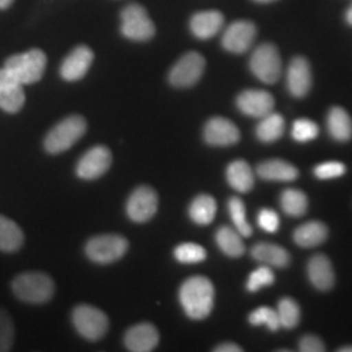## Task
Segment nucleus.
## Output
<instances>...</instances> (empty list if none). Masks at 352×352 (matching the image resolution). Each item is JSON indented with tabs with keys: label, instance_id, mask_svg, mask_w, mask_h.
I'll list each match as a JSON object with an SVG mask.
<instances>
[{
	"label": "nucleus",
	"instance_id": "1",
	"mask_svg": "<svg viewBox=\"0 0 352 352\" xmlns=\"http://www.w3.org/2000/svg\"><path fill=\"white\" fill-rule=\"evenodd\" d=\"M215 289L210 279L202 276L190 277L183 282L179 289V300L192 320H204L212 314Z\"/></svg>",
	"mask_w": 352,
	"mask_h": 352
},
{
	"label": "nucleus",
	"instance_id": "2",
	"mask_svg": "<svg viewBox=\"0 0 352 352\" xmlns=\"http://www.w3.org/2000/svg\"><path fill=\"white\" fill-rule=\"evenodd\" d=\"M14 295L29 304H45L54 296L55 285L50 276L39 272L23 273L12 282Z\"/></svg>",
	"mask_w": 352,
	"mask_h": 352
},
{
	"label": "nucleus",
	"instance_id": "3",
	"mask_svg": "<svg viewBox=\"0 0 352 352\" xmlns=\"http://www.w3.org/2000/svg\"><path fill=\"white\" fill-rule=\"evenodd\" d=\"M46 65V54L39 49H33L8 58L4 68L23 85H32L42 78Z\"/></svg>",
	"mask_w": 352,
	"mask_h": 352
},
{
	"label": "nucleus",
	"instance_id": "4",
	"mask_svg": "<svg viewBox=\"0 0 352 352\" xmlns=\"http://www.w3.org/2000/svg\"><path fill=\"white\" fill-rule=\"evenodd\" d=\"M87 120L80 115H71L51 129L45 139V149L50 154H60L71 149L87 132Z\"/></svg>",
	"mask_w": 352,
	"mask_h": 352
},
{
	"label": "nucleus",
	"instance_id": "5",
	"mask_svg": "<svg viewBox=\"0 0 352 352\" xmlns=\"http://www.w3.org/2000/svg\"><path fill=\"white\" fill-rule=\"evenodd\" d=\"M72 322L81 337L93 342L103 338L110 327L106 314L89 304L76 307L72 311Z\"/></svg>",
	"mask_w": 352,
	"mask_h": 352
},
{
	"label": "nucleus",
	"instance_id": "6",
	"mask_svg": "<svg viewBox=\"0 0 352 352\" xmlns=\"http://www.w3.org/2000/svg\"><path fill=\"white\" fill-rule=\"evenodd\" d=\"M252 74L265 84H276L282 74V60L273 43H263L252 52L250 59Z\"/></svg>",
	"mask_w": 352,
	"mask_h": 352
},
{
	"label": "nucleus",
	"instance_id": "7",
	"mask_svg": "<svg viewBox=\"0 0 352 352\" xmlns=\"http://www.w3.org/2000/svg\"><path fill=\"white\" fill-rule=\"evenodd\" d=\"M128 250V241L120 235H100L89 240L85 252L89 258L97 264H111L120 260Z\"/></svg>",
	"mask_w": 352,
	"mask_h": 352
},
{
	"label": "nucleus",
	"instance_id": "8",
	"mask_svg": "<svg viewBox=\"0 0 352 352\" xmlns=\"http://www.w3.org/2000/svg\"><path fill=\"white\" fill-rule=\"evenodd\" d=\"M122 33L132 41L144 42L154 37L155 26L142 6L129 4L122 11Z\"/></svg>",
	"mask_w": 352,
	"mask_h": 352
},
{
	"label": "nucleus",
	"instance_id": "9",
	"mask_svg": "<svg viewBox=\"0 0 352 352\" xmlns=\"http://www.w3.org/2000/svg\"><path fill=\"white\" fill-rule=\"evenodd\" d=\"M205 59L201 54L190 51L183 55L168 74V81L175 88H189L197 84L205 71Z\"/></svg>",
	"mask_w": 352,
	"mask_h": 352
},
{
	"label": "nucleus",
	"instance_id": "10",
	"mask_svg": "<svg viewBox=\"0 0 352 352\" xmlns=\"http://www.w3.org/2000/svg\"><path fill=\"white\" fill-rule=\"evenodd\" d=\"M113 164V154L109 148L98 145L89 149L76 166V174L84 180H96L104 175Z\"/></svg>",
	"mask_w": 352,
	"mask_h": 352
},
{
	"label": "nucleus",
	"instance_id": "11",
	"mask_svg": "<svg viewBox=\"0 0 352 352\" xmlns=\"http://www.w3.org/2000/svg\"><path fill=\"white\" fill-rule=\"evenodd\" d=\"M158 210V195L154 189L141 186L135 189L126 201V215L136 223L151 221Z\"/></svg>",
	"mask_w": 352,
	"mask_h": 352
},
{
	"label": "nucleus",
	"instance_id": "12",
	"mask_svg": "<svg viewBox=\"0 0 352 352\" xmlns=\"http://www.w3.org/2000/svg\"><path fill=\"white\" fill-rule=\"evenodd\" d=\"M257 36V28L245 20H239L228 26L222 37V46L232 54H244L250 50Z\"/></svg>",
	"mask_w": 352,
	"mask_h": 352
},
{
	"label": "nucleus",
	"instance_id": "13",
	"mask_svg": "<svg viewBox=\"0 0 352 352\" xmlns=\"http://www.w3.org/2000/svg\"><path fill=\"white\" fill-rule=\"evenodd\" d=\"M204 139L212 146H231L239 142V128L226 118L215 116L205 124Z\"/></svg>",
	"mask_w": 352,
	"mask_h": 352
},
{
	"label": "nucleus",
	"instance_id": "14",
	"mask_svg": "<svg viewBox=\"0 0 352 352\" xmlns=\"http://www.w3.org/2000/svg\"><path fill=\"white\" fill-rule=\"evenodd\" d=\"M25 103L24 85L6 68L0 69V109L6 113H19Z\"/></svg>",
	"mask_w": 352,
	"mask_h": 352
},
{
	"label": "nucleus",
	"instance_id": "15",
	"mask_svg": "<svg viewBox=\"0 0 352 352\" xmlns=\"http://www.w3.org/2000/svg\"><path fill=\"white\" fill-rule=\"evenodd\" d=\"M236 104L244 115L261 119L267 113H273L274 98L269 91L250 89L240 93L236 98Z\"/></svg>",
	"mask_w": 352,
	"mask_h": 352
},
{
	"label": "nucleus",
	"instance_id": "16",
	"mask_svg": "<svg viewBox=\"0 0 352 352\" xmlns=\"http://www.w3.org/2000/svg\"><path fill=\"white\" fill-rule=\"evenodd\" d=\"M287 88L296 98L305 97L312 87V71L308 60L302 56H296L291 60L287 68Z\"/></svg>",
	"mask_w": 352,
	"mask_h": 352
},
{
	"label": "nucleus",
	"instance_id": "17",
	"mask_svg": "<svg viewBox=\"0 0 352 352\" xmlns=\"http://www.w3.org/2000/svg\"><path fill=\"white\" fill-rule=\"evenodd\" d=\"M160 343V333L149 322L129 327L124 336V344L129 351L151 352Z\"/></svg>",
	"mask_w": 352,
	"mask_h": 352
},
{
	"label": "nucleus",
	"instance_id": "18",
	"mask_svg": "<svg viewBox=\"0 0 352 352\" xmlns=\"http://www.w3.org/2000/svg\"><path fill=\"white\" fill-rule=\"evenodd\" d=\"M94 54L88 46H78L65 58L60 67V76L67 81L81 80L88 74Z\"/></svg>",
	"mask_w": 352,
	"mask_h": 352
},
{
	"label": "nucleus",
	"instance_id": "19",
	"mask_svg": "<svg viewBox=\"0 0 352 352\" xmlns=\"http://www.w3.org/2000/svg\"><path fill=\"white\" fill-rule=\"evenodd\" d=\"M307 273L311 283L318 291H329L336 283L333 264L325 254H316L307 266Z\"/></svg>",
	"mask_w": 352,
	"mask_h": 352
},
{
	"label": "nucleus",
	"instance_id": "20",
	"mask_svg": "<svg viewBox=\"0 0 352 352\" xmlns=\"http://www.w3.org/2000/svg\"><path fill=\"white\" fill-rule=\"evenodd\" d=\"M225 24V17L219 11H204L196 13L190 19V30L200 39H209L218 34Z\"/></svg>",
	"mask_w": 352,
	"mask_h": 352
},
{
	"label": "nucleus",
	"instance_id": "21",
	"mask_svg": "<svg viewBox=\"0 0 352 352\" xmlns=\"http://www.w3.org/2000/svg\"><path fill=\"white\" fill-rule=\"evenodd\" d=\"M257 175L269 182H294L299 171L283 160H269L257 166Z\"/></svg>",
	"mask_w": 352,
	"mask_h": 352
},
{
	"label": "nucleus",
	"instance_id": "22",
	"mask_svg": "<svg viewBox=\"0 0 352 352\" xmlns=\"http://www.w3.org/2000/svg\"><path fill=\"white\" fill-rule=\"evenodd\" d=\"M329 235L327 225L320 221H311L298 227L294 232V241L302 248H315L325 243Z\"/></svg>",
	"mask_w": 352,
	"mask_h": 352
},
{
	"label": "nucleus",
	"instance_id": "23",
	"mask_svg": "<svg viewBox=\"0 0 352 352\" xmlns=\"http://www.w3.org/2000/svg\"><path fill=\"white\" fill-rule=\"evenodd\" d=\"M252 257L267 266L285 267L289 264V253L273 243H258L252 248Z\"/></svg>",
	"mask_w": 352,
	"mask_h": 352
},
{
	"label": "nucleus",
	"instance_id": "24",
	"mask_svg": "<svg viewBox=\"0 0 352 352\" xmlns=\"http://www.w3.org/2000/svg\"><path fill=\"white\" fill-rule=\"evenodd\" d=\"M228 184L239 193H247L254 186V174L251 166L243 160L234 161L228 164L226 170Z\"/></svg>",
	"mask_w": 352,
	"mask_h": 352
},
{
	"label": "nucleus",
	"instance_id": "25",
	"mask_svg": "<svg viewBox=\"0 0 352 352\" xmlns=\"http://www.w3.org/2000/svg\"><path fill=\"white\" fill-rule=\"evenodd\" d=\"M327 131L337 141L344 142L352 138V120L349 113L342 107H331L327 113Z\"/></svg>",
	"mask_w": 352,
	"mask_h": 352
},
{
	"label": "nucleus",
	"instance_id": "26",
	"mask_svg": "<svg viewBox=\"0 0 352 352\" xmlns=\"http://www.w3.org/2000/svg\"><path fill=\"white\" fill-rule=\"evenodd\" d=\"M24 232L12 219L0 215V251L12 253L24 244Z\"/></svg>",
	"mask_w": 352,
	"mask_h": 352
},
{
	"label": "nucleus",
	"instance_id": "27",
	"mask_svg": "<svg viewBox=\"0 0 352 352\" xmlns=\"http://www.w3.org/2000/svg\"><path fill=\"white\" fill-rule=\"evenodd\" d=\"M188 213L195 223L201 226L210 225L217 214V201L209 195H200L190 202Z\"/></svg>",
	"mask_w": 352,
	"mask_h": 352
},
{
	"label": "nucleus",
	"instance_id": "28",
	"mask_svg": "<svg viewBox=\"0 0 352 352\" xmlns=\"http://www.w3.org/2000/svg\"><path fill=\"white\" fill-rule=\"evenodd\" d=\"M215 241L219 250L228 257H241L245 252V245L243 243V236L231 227H221L215 234Z\"/></svg>",
	"mask_w": 352,
	"mask_h": 352
},
{
	"label": "nucleus",
	"instance_id": "29",
	"mask_svg": "<svg viewBox=\"0 0 352 352\" xmlns=\"http://www.w3.org/2000/svg\"><path fill=\"white\" fill-rule=\"evenodd\" d=\"M285 119L282 115L276 113H267L261 118L258 126H256L257 139L266 144L274 142L283 136Z\"/></svg>",
	"mask_w": 352,
	"mask_h": 352
},
{
	"label": "nucleus",
	"instance_id": "30",
	"mask_svg": "<svg viewBox=\"0 0 352 352\" xmlns=\"http://www.w3.org/2000/svg\"><path fill=\"white\" fill-rule=\"evenodd\" d=\"M280 208L289 217H302L308 210V197L300 189H285L280 195Z\"/></svg>",
	"mask_w": 352,
	"mask_h": 352
},
{
	"label": "nucleus",
	"instance_id": "31",
	"mask_svg": "<svg viewBox=\"0 0 352 352\" xmlns=\"http://www.w3.org/2000/svg\"><path fill=\"white\" fill-rule=\"evenodd\" d=\"M228 213L231 221L235 226V230L239 232L243 238H250L253 232L252 226L247 219V210L244 202L239 197H231L228 201Z\"/></svg>",
	"mask_w": 352,
	"mask_h": 352
},
{
	"label": "nucleus",
	"instance_id": "32",
	"mask_svg": "<svg viewBox=\"0 0 352 352\" xmlns=\"http://www.w3.org/2000/svg\"><path fill=\"white\" fill-rule=\"evenodd\" d=\"M278 318L280 327L285 329H294L300 322V307L291 298H283L278 302Z\"/></svg>",
	"mask_w": 352,
	"mask_h": 352
},
{
	"label": "nucleus",
	"instance_id": "33",
	"mask_svg": "<svg viewBox=\"0 0 352 352\" xmlns=\"http://www.w3.org/2000/svg\"><path fill=\"white\" fill-rule=\"evenodd\" d=\"M174 256L180 264H199L206 260L208 253L200 244L182 243L176 247Z\"/></svg>",
	"mask_w": 352,
	"mask_h": 352
},
{
	"label": "nucleus",
	"instance_id": "34",
	"mask_svg": "<svg viewBox=\"0 0 352 352\" xmlns=\"http://www.w3.org/2000/svg\"><path fill=\"white\" fill-rule=\"evenodd\" d=\"M248 321L253 327L265 325L270 331H277L280 329L277 311L269 307H260L254 309L251 315L248 316Z\"/></svg>",
	"mask_w": 352,
	"mask_h": 352
},
{
	"label": "nucleus",
	"instance_id": "35",
	"mask_svg": "<svg viewBox=\"0 0 352 352\" xmlns=\"http://www.w3.org/2000/svg\"><path fill=\"white\" fill-rule=\"evenodd\" d=\"M276 277L273 270L270 269V266L264 265L260 266L258 269H256L254 272H252L251 276L247 280V289L250 292H257L264 287H269L274 283Z\"/></svg>",
	"mask_w": 352,
	"mask_h": 352
},
{
	"label": "nucleus",
	"instance_id": "36",
	"mask_svg": "<svg viewBox=\"0 0 352 352\" xmlns=\"http://www.w3.org/2000/svg\"><path fill=\"white\" fill-rule=\"evenodd\" d=\"M291 135L298 142H308L318 136V126L309 119H299L294 123Z\"/></svg>",
	"mask_w": 352,
	"mask_h": 352
},
{
	"label": "nucleus",
	"instance_id": "37",
	"mask_svg": "<svg viewBox=\"0 0 352 352\" xmlns=\"http://www.w3.org/2000/svg\"><path fill=\"white\" fill-rule=\"evenodd\" d=\"M14 340L12 318L7 311L0 308V352L10 351Z\"/></svg>",
	"mask_w": 352,
	"mask_h": 352
},
{
	"label": "nucleus",
	"instance_id": "38",
	"mask_svg": "<svg viewBox=\"0 0 352 352\" xmlns=\"http://www.w3.org/2000/svg\"><path fill=\"white\" fill-rule=\"evenodd\" d=\"M315 176L320 180H329V179H336V177H340L344 175L346 173V166L342 162H337V161H330V162H325V164H318L316 166Z\"/></svg>",
	"mask_w": 352,
	"mask_h": 352
},
{
	"label": "nucleus",
	"instance_id": "39",
	"mask_svg": "<svg viewBox=\"0 0 352 352\" xmlns=\"http://www.w3.org/2000/svg\"><path fill=\"white\" fill-rule=\"evenodd\" d=\"M257 225L265 232L274 234L280 227V219L276 210L273 209H261L257 214Z\"/></svg>",
	"mask_w": 352,
	"mask_h": 352
},
{
	"label": "nucleus",
	"instance_id": "40",
	"mask_svg": "<svg viewBox=\"0 0 352 352\" xmlns=\"http://www.w3.org/2000/svg\"><path fill=\"white\" fill-rule=\"evenodd\" d=\"M299 351L324 352L327 351L324 342L314 334H307L299 340Z\"/></svg>",
	"mask_w": 352,
	"mask_h": 352
},
{
	"label": "nucleus",
	"instance_id": "41",
	"mask_svg": "<svg viewBox=\"0 0 352 352\" xmlns=\"http://www.w3.org/2000/svg\"><path fill=\"white\" fill-rule=\"evenodd\" d=\"M214 351L215 352H241L243 351V349L238 346V344H235V343H230V342H227V343H222V344H218L215 349H214Z\"/></svg>",
	"mask_w": 352,
	"mask_h": 352
},
{
	"label": "nucleus",
	"instance_id": "42",
	"mask_svg": "<svg viewBox=\"0 0 352 352\" xmlns=\"http://www.w3.org/2000/svg\"><path fill=\"white\" fill-rule=\"evenodd\" d=\"M344 17H346V21H347V24L352 26V4L350 6V8L346 11Z\"/></svg>",
	"mask_w": 352,
	"mask_h": 352
},
{
	"label": "nucleus",
	"instance_id": "43",
	"mask_svg": "<svg viewBox=\"0 0 352 352\" xmlns=\"http://www.w3.org/2000/svg\"><path fill=\"white\" fill-rule=\"evenodd\" d=\"M13 0H0V10H6L12 4Z\"/></svg>",
	"mask_w": 352,
	"mask_h": 352
},
{
	"label": "nucleus",
	"instance_id": "44",
	"mask_svg": "<svg viewBox=\"0 0 352 352\" xmlns=\"http://www.w3.org/2000/svg\"><path fill=\"white\" fill-rule=\"evenodd\" d=\"M338 351H340V352H352V346H343V347H340V349H338Z\"/></svg>",
	"mask_w": 352,
	"mask_h": 352
},
{
	"label": "nucleus",
	"instance_id": "45",
	"mask_svg": "<svg viewBox=\"0 0 352 352\" xmlns=\"http://www.w3.org/2000/svg\"><path fill=\"white\" fill-rule=\"evenodd\" d=\"M254 1H258V3H272V1H276V0H254Z\"/></svg>",
	"mask_w": 352,
	"mask_h": 352
}]
</instances>
